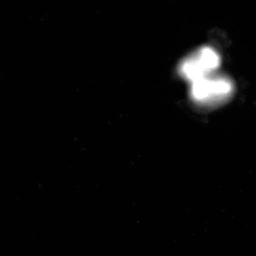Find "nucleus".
<instances>
[{
    "mask_svg": "<svg viewBox=\"0 0 256 256\" xmlns=\"http://www.w3.org/2000/svg\"><path fill=\"white\" fill-rule=\"evenodd\" d=\"M234 84L225 76H214L212 74L192 82L191 98L203 106L220 104L230 98Z\"/></svg>",
    "mask_w": 256,
    "mask_h": 256,
    "instance_id": "1",
    "label": "nucleus"
},
{
    "mask_svg": "<svg viewBox=\"0 0 256 256\" xmlns=\"http://www.w3.org/2000/svg\"><path fill=\"white\" fill-rule=\"evenodd\" d=\"M220 64L218 54L212 47L204 46L186 57L180 64L178 70L182 76L193 82L210 75Z\"/></svg>",
    "mask_w": 256,
    "mask_h": 256,
    "instance_id": "2",
    "label": "nucleus"
}]
</instances>
